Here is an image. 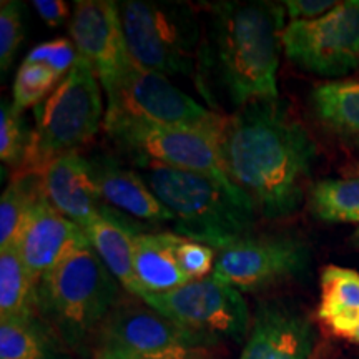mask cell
<instances>
[{"instance_id": "cell-1", "label": "cell", "mask_w": 359, "mask_h": 359, "mask_svg": "<svg viewBox=\"0 0 359 359\" xmlns=\"http://www.w3.org/2000/svg\"><path fill=\"white\" fill-rule=\"evenodd\" d=\"M219 151L231 183L266 218L299 208L316 143L280 98L257 100L226 116Z\"/></svg>"}, {"instance_id": "cell-2", "label": "cell", "mask_w": 359, "mask_h": 359, "mask_svg": "<svg viewBox=\"0 0 359 359\" xmlns=\"http://www.w3.org/2000/svg\"><path fill=\"white\" fill-rule=\"evenodd\" d=\"M286 8L273 2H217L208 8L196 87L235 109L278 97Z\"/></svg>"}, {"instance_id": "cell-3", "label": "cell", "mask_w": 359, "mask_h": 359, "mask_svg": "<svg viewBox=\"0 0 359 359\" xmlns=\"http://www.w3.org/2000/svg\"><path fill=\"white\" fill-rule=\"evenodd\" d=\"M137 167L156 198L175 215V235L222 250L253 233L257 210L236 187L154 161Z\"/></svg>"}, {"instance_id": "cell-4", "label": "cell", "mask_w": 359, "mask_h": 359, "mask_svg": "<svg viewBox=\"0 0 359 359\" xmlns=\"http://www.w3.org/2000/svg\"><path fill=\"white\" fill-rule=\"evenodd\" d=\"M118 296V281L83 240L39 281L37 314L58 341L74 349L98 334Z\"/></svg>"}, {"instance_id": "cell-5", "label": "cell", "mask_w": 359, "mask_h": 359, "mask_svg": "<svg viewBox=\"0 0 359 359\" xmlns=\"http://www.w3.org/2000/svg\"><path fill=\"white\" fill-rule=\"evenodd\" d=\"M103 120L100 82L93 70L77 58L58 87L35 107L32 142L24 167L17 175H42L58 156L87 145Z\"/></svg>"}, {"instance_id": "cell-6", "label": "cell", "mask_w": 359, "mask_h": 359, "mask_svg": "<svg viewBox=\"0 0 359 359\" xmlns=\"http://www.w3.org/2000/svg\"><path fill=\"white\" fill-rule=\"evenodd\" d=\"M130 57L143 69L196 79L201 25L190 4L127 0L120 2Z\"/></svg>"}, {"instance_id": "cell-7", "label": "cell", "mask_w": 359, "mask_h": 359, "mask_svg": "<svg viewBox=\"0 0 359 359\" xmlns=\"http://www.w3.org/2000/svg\"><path fill=\"white\" fill-rule=\"evenodd\" d=\"M140 299L175 323L198 348L241 343L250 334L251 314L241 291L213 275Z\"/></svg>"}, {"instance_id": "cell-8", "label": "cell", "mask_w": 359, "mask_h": 359, "mask_svg": "<svg viewBox=\"0 0 359 359\" xmlns=\"http://www.w3.org/2000/svg\"><path fill=\"white\" fill-rule=\"evenodd\" d=\"M100 85L107 93L105 120L130 118L218 135L226 122V116L205 109L165 75L143 69L133 60L118 75Z\"/></svg>"}, {"instance_id": "cell-9", "label": "cell", "mask_w": 359, "mask_h": 359, "mask_svg": "<svg viewBox=\"0 0 359 359\" xmlns=\"http://www.w3.org/2000/svg\"><path fill=\"white\" fill-rule=\"evenodd\" d=\"M109 140L135 165L154 161L187 172L212 177L235 187L219 151V135L205 130L167 127L130 118L103 120Z\"/></svg>"}, {"instance_id": "cell-10", "label": "cell", "mask_w": 359, "mask_h": 359, "mask_svg": "<svg viewBox=\"0 0 359 359\" xmlns=\"http://www.w3.org/2000/svg\"><path fill=\"white\" fill-rule=\"evenodd\" d=\"M283 50L294 65L320 77L349 74L359 65V0L338 2L320 19L290 22Z\"/></svg>"}, {"instance_id": "cell-11", "label": "cell", "mask_w": 359, "mask_h": 359, "mask_svg": "<svg viewBox=\"0 0 359 359\" xmlns=\"http://www.w3.org/2000/svg\"><path fill=\"white\" fill-rule=\"evenodd\" d=\"M311 248L302 236L250 235L218 250L212 275L241 293L262 291L304 273Z\"/></svg>"}, {"instance_id": "cell-12", "label": "cell", "mask_w": 359, "mask_h": 359, "mask_svg": "<svg viewBox=\"0 0 359 359\" xmlns=\"http://www.w3.org/2000/svg\"><path fill=\"white\" fill-rule=\"evenodd\" d=\"M97 338L98 349L125 359H195L201 349L175 323L143 302H120Z\"/></svg>"}, {"instance_id": "cell-13", "label": "cell", "mask_w": 359, "mask_h": 359, "mask_svg": "<svg viewBox=\"0 0 359 359\" xmlns=\"http://www.w3.org/2000/svg\"><path fill=\"white\" fill-rule=\"evenodd\" d=\"M69 34L79 58L93 70L100 83L114 79L132 62L120 19V4L79 0Z\"/></svg>"}, {"instance_id": "cell-14", "label": "cell", "mask_w": 359, "mask_h": 359, "mask_svg": "<svg viewBox=\"0 0 359 359\" xmlns=\"http://www.w3.org/2000/svg\"><path fill=\"white\" fill-rule=\"evenodd\" d=\"M314 344L316 333L303 313L285 303H263L240 359H309Z\"/></svg>"}, {"instance_id": "cell-15", "label": "cell", "mask_w": 359, "mask_h": 359, "mask_svg": "<svg viewBox=\"0 0 359 359\" xmlns=\"http://www.w3.org/2000/svg\"><path fill=\"white\" fill-rule=\"evenodd\" d=\"M83 240L87 236L82 228L53 208L42 195L27 217L15 248L30 275L39 283L72 246Z\"/></svg>"}, {"instance_id": "cell-16", "label": "cell", "mask_w": 359, "mask_h": 359, "mask_svg": "<svg viewBox=\"0 0 359 359\" xmlns=\"http://www.w3.org/2000/svg\"><path fill=\"white\" fill-rule=\"evenodd\" d=\"M40 178L48 203L80 228L100 215L114 212L102 200L88 158L79 151L58 156L43 170Z\"/></svg>"}, {"instance_id": "cell-17", "label": "cell", "mask_w": 359, "mask_h": 359, "mask_svg": "<svg viewBox=\"0 0 359 359\" xmlns=\"http://www.w3.org/2000/svg\"><path fill=\"white\" fill-rule=\"evenodd\" d=\"M102 200L125 217L145 223H173L175 215L156 198L137 170L125 167L114 155L97 151L88 158Z\"/></svg>"}, {"instance_id": "cell-18", "label": "cell", "mask_w": 359, "mask_h": 359, "mask_svg": "<svg viewBox=\"0 0 359 359\" xmlns=\"http://www.w3.org/2000/svg\"><path fill=\"white\" fill-rule=\"evenodd\" d=\"M82 230L118 285L140 299L145 291L135 275V236L142 233L137 224L114 210L93 218Z\"/></svg>"}, {"instance_id": "cell-19", "label": "cell", "mask_w": 359, "mask_h": 359, "mask_svg": "<svg viewBox=\"0 0 359 359\" xmlns=\"http://www.w3.org/2000/svg\"><path fill=\"white\" fill-rule=\"evenodd\" d=\"M175 233H138L135 236V275L147 293H167L190 283L182 271Z\"/></svg>"}, {"instance_id": "cell-20", "label": "cell", "mask_w": 359, "mask_h": 359, "mask_svg": "<svg viewBox=\"0 0 359 359\" xmlns=\"http://www.w3.org/2000/svg\"><path fill=\"white\" fill-rule=\"evenodd\" d=\"M316 316L338 338L348 339L359 326V273L343 266L323 268Z\"/></svg>"}, {"instance_id": "cell-21", "label": "cell", "mask_w": 359, "mask_h": 359, "mask_svg": "<svg viewBox=\"0 0 359 359\" xmlns=\"http://www.w3.org/2000/svg\"><path fill=\"white\" fill-rule=\"evenodd\" d=\"M314 114L327 128L359 142V80H333L311 93Z\"/></svg>"}, {"instance_id": "cell-22", "label": "cell", "mask_w": 359, "mask_h": 359, "mask_svg": "<svg viewBox=\"0 0 359 359\" xmlns=\"http://www.w3.org/2000/svg\"><path fill=\"white\" fill-rule=\"evenodd\" d=\"M37 285L15 246L0 250V321L39 316Z\"/></svg>"}, {"instance_id": "cell-23", "label": "cell", "mask_w": 359, "mask_h": 359, "mask_svg": "<svg viewBox=\"0 0 359 359\" xmlns=\"http://www.w3.org/2000/svg\"><path fill=\"white\" fill-rule=\"evenodd\" d=\"M311 213L326 223H359V177L326 178L309 187Z\"/></svg>"}, {"instance_id": "cell-24", "label": "cell", "mask_w": 359, "mask_h": 359, "mask_svg": "<svg viewBox=\"0 0 359 359\" xmlns=\"http://www.w3.org/2000/svg\"><path fill=\"white\" fill-rule=\"evenodd\" d=\"M43 195L40 175H15L0 200V250L15 246L22 226Z\"/></svg>"}, {"instance_id": "cell-25", "label": "cell", "mask_w": 359, "mask_h": 359, "mask_svg": "<svg viewBox=\"0 0 359 359\" xmlns=\"http://www.w3.org/2000/svg\"><path fill=\"white\" fill-rule=\"evenodd\" d=\"M53 333L39 321H0V359H58L53 349Z\"/></svg>"}, {"instance_id": "cell-26", "label": "cell", "mask_w": 359, "mask_h": 359, "mask_svg": "<svg viewBox=\"0 0 359 359\" xmlns=\"http://www.w3.org/2000/svg\"><path fill=\"white\" fill-rule=\"evenodd\" d=\"M62 80L50 67L24 60L13 82V107L19 111L39 107Z\"/></svg>"}, {"instance_id": "cell-27", "label": "cell", "mask_w": 359, "mask_h": 359, "mask_svg": "<svg viewBox=\"0 0 359 359\" xmlns=\"http://www.w3.org/2000/svg\"><path fill=\"white\" fill-rule=\"evenodd\" d=\"M32 132L24 122V115L13 103L2 102L0 109V160L17 172L24 167L29 154Z\"/></svg>"}, {"instance_id": "cell-28", "label": "cell", "mask_w": 359, "mask_h": 359, "mask_svg": "<svg viewBox=\"0 0 359 359\" xmlns=\"http://www.w3.org/2000/svg\"><path fill=\"white\" fill-rule=\"evenodd\" d=\"M24 40V17L22 4L15 0H4L0 4V67L7 72L12 65Z\"/></svg>"}, {"instance_id": "cell-29", "label": "cell", "mask_w": 359, "mask_h": 359, "mask_svg": "<svg viewBox=\"0 0 359 359\" xmlns=\"http://www.w3.org/2000/svg\"><path fill=\"white\" fill-rule=\"evenodd\" d=\"M177 258L182 271L190 281L203 280V278L212 275L215 262H217L212 246L187 240V238L180 240L177 246Z\"/></svg>"}, {"instance_id": "cell-30", "label": "cell", "mask_w": 359, "mask_h": 359, "mask_svg": "<svg viewBox=\"0 0 359 359\" xmlns=\"http://www.w3.org/2000/svg\"><path fill=\"white\" fill-rule=\"evenodd\" d=\"M77 58L79 55L75 50V45L69 39H55L37 45L34 50H30L25 60L50 67L55 74L64 79L72 70V67L75 65Z\"/></svg>"}, {"instance_id": "cell-31", "label": "cell", "mask_w": 359, "mask_h": 359, "mask_svg": "<svg viewBox=\"0 0 359 359\" xmlns=\"http://www.w3.org/2000/svg\"><path fill=\"white\" fill-rule=\"evenodd\" d=\"M336 6L338 2H327V0H288L285 2V8L291 22L320 19L333 11Z\"/></svg>"}, {"instance_id": "cell-32", "label": "cell", "mask_w": 359, "mask_h": 359, "mask_svg": "<svg viewBox=\"0 0 359 359\" xmlns=\"http://www.w3.org/2000/svg\"><path fill=\"white\" fill-rule=\"evenodd\" d=\"M34 8L48 27L64 25L70 15L69 4L64 0H35Z\"/></svg>"}, {"instance_id": "cell-33", "label": "cell", "mask_w": 359, "mask_h": 359, "mask_svg": "<svg viewBox=\"0 0 359 359\" xmlns=\"http://www.w3.org/2000/svg\"><path fill=\"white\" fill-rule=\"evenodd\" d=\"M95 359H125V358L118 356V354H114V353H109V351H103V349H98Z\"/></svg>"}, {"instance_id": "cell-34", "label": "cell", "mask_w": 359, "mask_h": 359, "mask_svg": "<svg viewBox=\"0 0 359 359\" xmlns=\"http://www.w3.org/2000/svg\"><path fill=\"white\" fill-rule=\"evenodd\" d=\"M348 341H351V343L359 344V326L356 327V330H354V333H353L351 336H349Z\"/></svg>"}, {"instance_id": "cell-35", "label": "cell", "mask_w": 359, "mask_h": 359, "mask_svg": "<svg viewBox=\"0 0 359 359\" xmlns=\"http://www.w3.org/2000/svg\"><path fill=\"white\" fill-rule=\"evenodd\" d=\"M353 243H354V246H356V248H359V230L354 233V236H353Z\"/></svg>"}, {"instance_id": "cell-36", "label": "cell", "mask_w": 359, "mask_h": 359, "mask_svg": "<svg viewBox=\"0 0 359 359\" xmlns=\"http://www.w3.org/2000/svg\"><path fill=\"white\" fill-rule=\"evenodd\" d=\"M356 172H358V173H359V165H358V167H356Z\"/></svg>"}]
</instances>
